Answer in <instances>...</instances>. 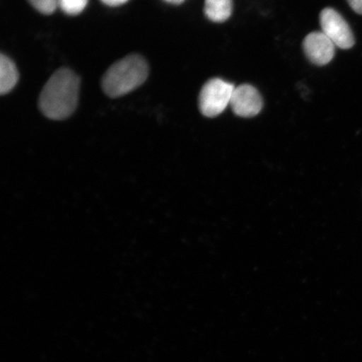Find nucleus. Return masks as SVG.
<instances>
[{
  "label": "nucleus",
  "instance_id": "nucleus-1",
  "mask_svg": "<svg viewBox=\"0 0 362 362\" xmlns=\"http://www.w3.org/2000/svg\"><path fill=\"white\" fill-rule=\"evenodd\" d=\"M79 88L80 80L74 71L67 68L57 71L40 93V111L51 119H66L78 107Z\"/></svg>",
  "mask_w": 362,
  "mask_h": 362
},
{
  "label": "nucleus",
  "instance_id": "nucleus-2",
  "mask_svg": "<svg viewBox=\"0 0 362 362\" xmlns=\"http://www.w3.org/2000/svg\"><path fill=\"white\" fill-rule=\"evenodd\" d=\"M148 76L146 61L139 55H130L110 66L103 76L102 87L107 96L119 98L141 86Z\"/></svg>",
  "mask_w": 362,
  "mask_h": 362
},
{
  "label": "nucleus",
  "instance_id": "nucleus-3",
  "mask_svg": "<svg viewBox=\"0 0 362 362\" xmlns=\"http://www.w3.org/2000/svg\"><path fill=\"white\" fill-rule=\"evenodd\" d=\"M234 86L223 79L214 78L203 86L199 96V107L204 116L215 117L221 115L230 103Z\"/></svg>",
  "mask_w": 362,
  "mask_h": 362
},
{
  "label": "nucleus",
  "instance_id": "nucleus-4",
  "mask_svg": "<svg viewBox=\"0 0 362 362\" xmlns=\"http://www.w3.org/2000/svg\"><path fill=\"white\" fill-rule=\"evenodd\" d=\"M320 22L322 33L336 47L350 49L355 45V38L349 25L334 8H327L320 13Z\"/></svg>",
  "mask_w": 362,
  "mask_h": 362
},
{
  "label": "nucleus",
  "instance_id": "nucleus-5",
  "mask_svg": "<svg viewBox=\"0 0 362 362\" xmlns=\"http://www.w3.org/2000/svg\"><path fill=\"white\" fill-rule=\"evenodd\" d=\"M235 115L243 117H255L262 107L261 95L255 87L243 84L235 88L230 103Z\"/></svg>",
  "mask_w": 362,
  "mask_h": 362
},
{
  "label": "nucleus",
  "instance_id": "nucleus-6",
  "mask_svg": "<svg viewBox=\"0 0 362 362\" xmlns=\"http://www.w3.org/2000/svg\"><path fill=\"white\" fill-rule=\"evenodd\" d=\"M336 45L322 31H315L306 36L303 49L308 59L317 66H325L332 60Z\"/></svg>",
  "mask_w": 362,
  "mask_h": 362
},
{
  "label": "nucleus",
  "instance_id": "nucleus-7",
  "mask_svg": "<svg viewBox=\"0 0 362 362\" xmlns=\"http://www.w3.org/2000/svg\"><path fill=\"white\" fill-rule=\"evenodd\" d=\"M19 74L10 58L2 54L0 57V93L7 94L16 87Z\"/></svg>",
  "mask_w": 362,
  "mask_h": 362
},
{
  "label": "nucleus",
  "instance_id": "nucleus-8",
  "mask_svg": "<svg viewBox=\"0 0 362 362\" xmlns=\"http://www.w3.org/2000/svg\"><path fill=\"white\" fill-rule=\"evenodd\" d=\"M232 0H206L204 12L214 22H224L232 15Z\"/></svg>",
  "mask_w": 362,
  "mask_h": 362
},
{
  "label": "nucleus",
  "instance_id": "nucleus-9",
  "mask_svg": "<svg viewBox=\"0 0 362 362\" xmlns=\"http://www.w3.org/2000/svg\"><path fill=\"white\" fill-rule=\"evenodd\" d=\"M88 3V0H59L60 7L67 15L76 16L83 12Z\"/></svg>",
  "mask_w": 362,
  "mask_h": 362
},
{
  "label": "nucleus",
  "instance_id": "nucleus-10",
  "mask_svg": "<svg viewBox=\"0 0 362 362\" xmlns=\"http://www.w3.org/2000/svg\"><path fill=\"white\" fill-rule=\"evenodd\" d=\"M28 1L39 12L44 15H51L57 10L59 0H28Z\"/></svg>",
  "mask_w": 362,
  "mask_h": 362
},
{
  "label": "nucleus",
  "instance_id": "nucleus-11",
  "mask_svg": "<svg viewBox=\"0 0 362 362\" xmlns=\"http://www.w3.org/2000/svg\"><path fill=\"white\" fill-rule=\"evenodd\" d=\"M352 10L362 15V0H347Z\"/></svg>",
  "mask_w": 362,
  "mask_h": 362
},
{
  "label": "nucleus",
  "instance_id": "nucleus-12",
  "mask_svg": "<svg viewBox=\"0 0 362 362\" xmlns=\"http://www.w3.org/2000/svg\"><path fill=\"white\" fill-rule=\"evenodd\" d=\"M102 2L110 6H119L128 2L129 0H101Z\"/></svg>",
  "mask_w": 362,
  "mask_h": 362
},
{
  "label": "nucleus",
  "instance_id": "nucleus-13",
  "mask_svg": "<svg viewBox=\"0 0 362 362\" xmlns=\"http://www.w3.org/2000/svg\"><path fill=\"white\" fill-rule=\"evenodd\" d=\"M165 1L172 4H182L185 1V0H165Z\"/></svg>",
  "mask_w": 362,
  "mask_h": 362
}]
</instances>
